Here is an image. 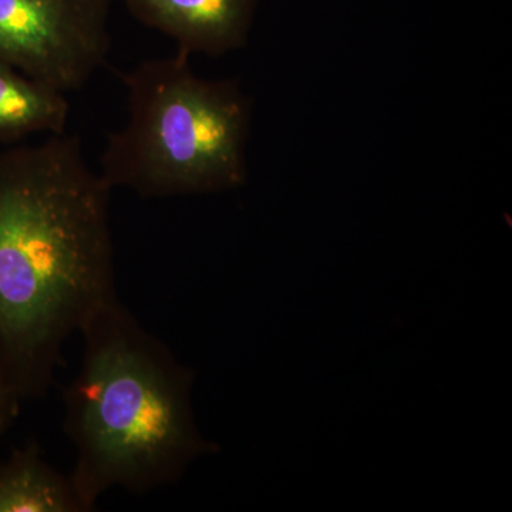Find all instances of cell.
<instances>
[{"label":"cell","instance_id":"1","mask_svg":"<svg viewBox=\"0 0 512 512\" xmlns=\"http://www.w3.org/2000/svg\"><path fill=\"white\" fill-rule=\"evenodd\" d=\"M111 191L66 131L0 151V373L20 402L49 392L64 343L117 298Z\"/></svg>","mask_w":512,"mask_h":512},{"label":"cell","instance_id":"2","mask_svg":"<svg viewBox=\"0 0 512 512\" xmlns=\"http://www.w3.org/2000/svg\"><path fill=\"white\" fill-rule=\"evenodd\" d=\"M83 357L64 392V430L76 450L72 477L93 511L113 488L144 494L184 476L220 447L195 423V372L181 365L119 299L79 330Z\"/></svg>","mask_w":512,"mask_h":512},{"label":"cell","instance_id":"3","mask_svg":"<svg viewBox=\"0 0 512 512\" xmlns=\"http://www.w3.org/2000/svg\"><path fill=\"white\" fill-rule=\"evenodd\" d=\"M190 57L177 50L123 74L127 121L100 158L113 190L168 198L247 183L252 101L234 80L202 79Z\"/></svg>","mask_w":512,"mask_h":512},{"label":"cell","instance_id":"4","mask_svg":"<svg viewBox=\"0 0 512 512\" xmlns=\"http://www.w3.org/2000/svg\"><path fill=\"white\" fill-rule=\"evenodd\" d=\"M113 0H0V63L63 93L107 62Z\"/></svg>","mask_w":512,"mask_h":512},{"label":"cell","instance_id":"5","mask_svg":"<svg viewBox=\"0 0 512 512\" xmlns=\"http://www.w3.org/2000/svg\"><path fill=\"white\" fill-rule=\"evenodd\" d=\"M259 0H124L131 15L188 55L222 56L247 45Z\"/></svg>","mask_w":512,"mask_h":512},{"label":"cell","instance_id":"6","mask_svg":"<svg viewBox=\"0 0 512 512\" xmlns=\"http://www.w3.org/2000/svg\"><path fill=\"white\" fill-rule=\"evenodd\" d=\"M0 512H89L72 477L43 457L35 441L0 463Z\"/></svg>","mask_w":512,"mask_h":512},{"label":"cell","instance_id":"7","mask_svg":"<svg viewBox=\"0 0 512 512\" xmlns=\"http://www.w3.org/2000/svg\"><path fill=\"white\" fill-rule=\"evenodd\" d=\"M66 93L0 63V143L35 134H62L69 120Z\"/></svg>","mask_w":512,"mask_h":512},{"label":"cell","instance_id":"8","mask_svg":"<svg viewBox=\"0 0 512 512\" xmlns=\"http://www.w3.org/2000/svg\"><path fill=\"white\" fill-rule=\"evenodd\" d=\"M20 400L10 390L8 383L0 373V439L9 429L12 421L18 416Z\"/></svg>","mask_w":512,"mask_h":512}]
</instances>
